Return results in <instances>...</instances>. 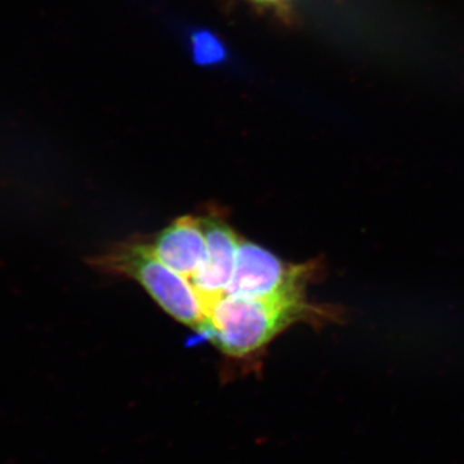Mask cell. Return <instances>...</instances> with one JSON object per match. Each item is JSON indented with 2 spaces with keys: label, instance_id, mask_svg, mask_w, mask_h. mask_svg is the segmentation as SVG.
Segmentation results:
<instances>
[{
  "label": "cell",
  "instance_id": "obj_1",
  "mask_svg": "<svg viewBox=\"0 0 464 464\" xmlns=\"http://www.w3.org/2000/svg\"><path fill=\"white\" fill-rule=\"evenodd\" d=\"M326 316L307 301L306 295L252 298L226 295L210 308L201 334L234 359H246L265 350L293 324Z\"/></svg>",
  "mask_w": 464,
  "mask_h": 464
},
{
  "label": "cell",
  "instance_id": "obj_2",
  "mask_svg": "<svg viewBox=\"0 0 464 464\" xmlns=\"http://www.w3.org/2000/svg\"><path fill=\"white\" fill-rule=\"evenodd\" d=\"M87 262L102 274L134 280L177 322L199 333L203 329L206 317L197 290L190 280L167 267L149 243L121 241Z\"/></svg>",
  "mask_w": 464,
  "mask_h": 464
},
{
  "label": "cell",
  "instance_id": "obj_7",
  "mask_svg": "<svg viewBox=\"0 0 464 464\" xmlns=\"http://www.w3.org/2000/svg\"><path fill=\"white\" fill-rule=\"evenodd\" d=\"M256 5H262V7L274 8V9H286L290 0H250Z\"/></svg>",
  "mask_w": 464,
  "mask_h": 464
},
{
  "label": "cell",
  "instance_id": "obj_4",
  "mask_svg": "<svg viewBox=\"0 0 464 464\" xmlns=\"http://www.w3.org/2000/svg\"><path fill=\"white\" fill-rule=\"evenodd\" d=\"M199 218L206 237L207 257L203 267L192 277L190 283L197 290L201 310L204 317H207L216 302L227 295L241 237L224 217L206 215Z\"/></svg>",
  "mask_w": 464,
  "mask_h": 464
},
{
  "label": "cell",
  "instance_id": "obj_3",
  "mask_svg": "<svg viewBox=\"0 0 464 464\" xmlns=\"http://www.w3.org/2000/svg\"><path fill=\"white\" fill-rule=\"evenodd\" d=\"M316 268L313 262L286 264L264 246L241 239L227 295L252 298L306 295Z\"/></svg>",
  "mask_w": 464,
  "mask_h": 464
},
{
  "label": "cell",
  "instance_id": "obj_6",
  "mask_svg": "<svg viewBox=\"0 0 464 464\" xmlns=\"http://www.w3.org/2000/svg\"><path fill=\"white\" fill-rule=\"evenodd\" d=\"M191 51L195 63L206 66L222 63L227 56L224 43L208 30H199L192 34Z\"/></svg>",
  "mask_w": 464,
  "mask_h": 464
},
{
  "label": "cell",
  "instance_id": "obj_5",
  "mask_svg": "<svg viewBox=\"0 0 464 464\" xmlns=\"http://www.w3.org/2000/svg\"><path fill=\"white\" fill-rule=\"evenodd\" d=\"M149 246L167 267L188 280L199 273L206 262V237L199 217L176 219L159 232Z\"/></svg>",
  "mask_w": 464,
  "mask_h": 464
}]
</instances>
